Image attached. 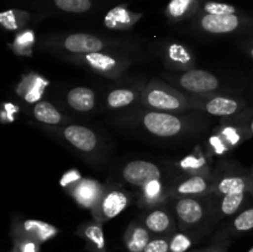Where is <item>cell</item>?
Returning a JSON list of instances; mask_svg holds the SVG:
<instances>
[{
	"instance_id": "obj_1",
	"label": "cell",
	"mask_w": 253,
	"mask_h": 252,
	"mask_svg": "<svg viewBox=\"0 0 253 252\" xmlns=\"http://www.w3.org/2000/svg\"><path fill=\"white\" fill-rule=\"evenodd\" d=\"M143 101L150 108L158 111L182 110L185 99L179 93L162 84H152L143 93Z\"/></svg>"
},
{
	"instance_id": "obj_2",
	"label": "cell",
	"mask_w": 253,
	"mask_h": 252,
	"mask_svg": "<svg viewBox=\"0 0 253 252\" xmlns=\"http://www.w3.org/2000/svg\"><path fill=\"white\" fill-rule=\"evenodd\" d=\"M142 124L148 132L158 137L177 136L184 127L182 119L163 111H148L143 115Z\"/></svg>"
},
{
	"instance_id": "obj_3",
	"label": "cell",
	"mask_w": 253,
	"mask_h": 252,
	"mask_svg": "<svg viewBox=\"0 0 253 252\" xmlns=\"http://www.w3.org/2000/svg\"><path fill=\"white\" fill-rule=\"evenodd\" d=\"M128 204V197L120 189H111L104 192L98 204L93 208V215L96 221L105 222L114 219L124 211Z\"/></svg>"
},
{
	"instance_id": "obj_4",
	"label": "cell",
	"mask_w": 253,
	"mask_h": 252,
	"mask_svg": "<svg viewBox=\"0 0 253 252\" xmlns=\"http://www.w3.org/2000/svg\"><path fill=\"white\" fill-rule=\"evenodd\" d=\"M123 177L130 184L145 187L151 180L161 179V169L157 165L148 161H131L124 167Z\"/></svg>"
},
{
	"instance_id": "obj_5",
	"label": "cell",
	"mask_w": 253,
	"mask_h": 252,
	"mask_svg": "<svg viewBox=\"0 0 253 252\" xmlns=\"http://www.w3.org/2000/svg\"><path fill=\"white\" fill-rule=\"evenodd\" d=\"M178 83L182 88L192 93H209L216 90L220 85L216 76L203 69H190L184 72L178 79Z\"/></svg>"
},
{
	"instance_id": "obj_6",
	"label": "cell",
	"mask_w": 253,
	"mask_h": 252,
	"mask_svg": "<svg viewBox=\"0 0 253 252\" xmlns=\"http://www.w3.org/2000/svg\"><path fill=\"white\" fill-rule=\"evenodd\" d=\"M174 211L183 230L197 226L205 216L202 203L192 197H182L178 199L174 204Z\"/></svg>"
},
{
	"instance_id": "obj_7",
	"label": "cell",
	"mask_w": 253,
	"mask_h": 252,
	"mask_svg": "<svg viewBox=\"0 0 253 252\" xmlns=\"http://www.w3.org/2000/svg\"><path fill=\"white\" fill-rule=\"evenodd\" d=\"M63 137L82 152H91L98 146V137L90 128L82 125H68L63 130Z\"/></svg>"
},
{
	"instance_id": "obj_8",
	"label": "cell",
	"mask_w": 253,
	"mask_h": 252,
	"mask_svg": "<svg viewBox=\"0 0 253 252\" xmlns=\"http://www.w3.org/2000/svg\"><path fill=\"white\" fill-rule=\"evenodd\" d=\"M63 46L72 53L88 54L94 52H101L104 49V42L99 37L90 34H72L63 41Z\"/></svg>"
},
{
	"instance_id": "obj_9",
	"label": "cell",
	"mask_w": 253,
	"mask_h": 252,
	"mask_svg": "<svg viewBox=\"0 0 253 252\" xmlns=\"http://www.w3.org/2000/svg\"><path fill=\"white\" fill-rule=\"evenodd\" d=\"M14 231L21 232V234L34 239L35 241L43 244V242H47L51 239H53V237H56L58 235L59 230L56 226H53V225L48 224V222L30 219L25 220L21 224L17 225L14 229Z\"/></svg>"
},
{
	"instance_id": "obj_10",
	"label": "cell",
	"mask_w": 253,
	"mask_h": 252,
	"mask_svg": "<svg viewBox=\"0 0 253 252\" xmlns=\"http://www.w3.org/2000/svg\"><path fill=\"white\" fill-rule=\"evenodd\" d=\"M241 25V19L236 14L210 15L205 14L200 19V26L210 34H229L237 30Z\"/></svg>"
},
{
	"instance_id": "obj_11",
	"label": "cell",
	"mask_w": 253,
	"mask_h": 252,
	"mask_svg": "<svg viewBox=\"0 0 253 252\" xmlns=\"http://www.w3.org/2000/svg\"><path fill=\"white\" fill-rule=\"evenodd\" d=\"M72 194L79 205L93 209L98 204L99 199L104 194V192L100 184L95 180L81 179L74 184Z\"/></svg>"
},
{
	"instance_id": "obj_12",
	"label": "cell",
	"mask_w": 253,
	"mask_h": 252,
	"mask_svg": "<svg viewBox=\"0 0 253 252\" xmlns=\"http://www.w3.org/2000/svg\"><path fill=\"white\" fill-rule=\"evenodd\" d=\"M143 225L150 230L153 236H169L174 231V222L169 212L156 209L148 212L143 220Z\"/></svg>"
},
{
	"instance_id": "obj_13",
	"label": "cell",
	"mask_w": 253,
	"mask_h": 252,
	"mask_svg": "<svg viewBox=\"0 0 253 252\" xmlns=\"http://www.w3.org/2000/svg\"><path fill=\"white\" fill-rule=\"evenodd\" d=\"M153 235L142 224L132 222L124 235V244L127 252H143Z\"/></svg>"
},
{
	"instance_id": "obj_14",
	"label": "cell",
	"mask_w": 253,
	"mask_h": 252,
	"mask_svg": "<svg viewBox=\"0 0 253 252\" xmlns=\"http://www.w3.org/2000/svg\"><path fill=\"white\" fill-rule=\"evenodd\" d=\"M82 59L86 66L95 69L99 73L106 74V76H114L124 68L119 59L114 58L113 56H109V54L101 53V52L83 54Z\"/></svg>"
},
{
	"instance_id": "obj_15",
	"label": "cell",
	"mask_w": 253,
	"mask_h": 252,
	"mask_svg": "<svg viewBox=\"0 0 253 252\" xmlns=\"http://www.w3.org/2000/svg\"><path fill=\"white\" fill-rule=\"evenodd\" d=\"M103 222H89L79 229L78 234L85 241V249L90 252H108L106 251L105 237H104Z\"/></svg>"
},
{
	"instance_id": "obj_16",
	"label": "cell",
	"mask_w": 253,
	"mask_h": 252,
	"mask_svg": "<svg viewBox=\"0 0 253 252\" xmlns=\"http://www.w3.org/2000/svg\"><path fill=\"white\" fill-rule=\"evenodd\" d=\"M211 188V183L207 177L200 174L192 175L187 179L175 184L174 193L180 197H192V195L207 194Z\"/></svg>"
},
{
	"instance_id": "obj_17",
	"label": "cell",
	"mask_w": 253,
	"mask_h": 252,
	"mask_svg": "<svg viewBox=\"0 0 253 252\" xmlns=\"http://www.w3.org/2000/svg\"><path fill=\"white\" fill-rule=\"evenodd\" d=\"M67 101L72 109L85 113L91 110L95 105V94L86 86H76L68 91Z\"/></svg>"
},
{
	"instance_id": "obj_18",
	"label": "cell",
	"mask_w": 253,
	"mask_h": 252,
	"mask_svg": "<svg viewBox=\"0 0 253 252\" xmlns=\"http://www.w3.org/2000/svg\"><path fill=\"white\" fill-rule=\"evenodd\" d=\"M217 193L221 195L234 194V193H249L253 190V179L240 175L225 177L220 179L216 185Z\"/></svg>"
},
{
	"instance_id": "obj_19",
	"label": "cell",
	"mask_w": 253,
	"mask_h": 252,
	"mask_svg": "<svg viewBox=\"0 0 253 252\" xmlns=\"http://www.w3.org/2000/svg\"><path fill=\"white\" fill-rule=\"evenodd\" d=\"M240 103L235 99L227 98V96H215V98L210 99L207 104H205V110L210 114V115L215 116H230L234 115L235 113L239 111Z\"/></svg>"
},
{
	"instance_id": "obj_20",
	"label": "cell",
	"mask_w": 253,
	"mask_h": 252,
	"mask_svg": "<svg viewBox=\"0 0 253 252\" xmlns=\"http://www.w3.org/2000/svg\"><path fill=\"white\" fill-rule=\"evenodd\" d=\"M137 17L133 16L130 11L124 7H115L108 12L105 16V25L108 29L113 30H124L128 29Z\"/></svg>"
},
{
	"instance_id": "obj_21",
	"label": "cell",
	"mask_w": 253,
	"mask_h": 252,
	"mask_svg": "<svg viewBox=\"0 0 253 252\" xmlns=\"http://www.w3.org/2000/svg\"><path fill=\"white\" fill-rule=\"evenodd\" d=\"M34 116L47 125H57L62 121V114L48 101H39L34 106Z\"/></svg>"
},
{
	"instance_id": "obj_22",
	"label": "cell",
	"mask_w": 253,
	"mask_h": 252,
	"mask_svg": "<svg viewBox=\"0 0 253 252\" xmlns=\"http://www.w3.org/2000/svg\"><path fill=\"white\" fill-rule=\"evenodd\" d=\"M135 100V93L130 89H115L110 91L106 98V103L110 108L120 109L130 105Z\"/></svg>"
},
{
	"instance_id": "obj_23",
	"label": "cell",
	"mask_w": 253,
	"mask_h": 252,
	"mask_svg": "<svg viewBox=\"0 0 253 252\" xmlns=\"http://www.w3.org/2000/svg\"><path fill=\"white\" fill-rule=\"evenodd\" d=\"M247 193H234V194H226L221 199V212L225 216H231L239 211L240 208L244 204L246 199Z\"/></svg>"
},
{
	"instance_id": "obj_24",
	"label": "cell",
	"mask_w": 253,
	"mask_h": 252,
	"mask_svg": "<svg viewBox=\"0 0 253 252\" xmlns=\"http://www.w3.org/2000/svg\"><path fill=\"white\" fill-rule=\"evenodd\" d=\"M253 230V208L240 212L232 221V232L234 234H245Z\"/></svg>"
},
{
	"instance_id": "obj_25",
	"label": "cell",
	"mask_w": 253,
	"mask_h": 252,
	"mask_svg": "<svg viewBox=\"0 0 253 252\" xmlns=\"http://www.w3.org/2000/svg\"><path fill=\"white\" fill-rule=\"evenodd\" d=\"M54 5L62 11L82 14L90 10L91 0H54Z\"/></svg>"
},
{
	"instance_id": "obj_26",
	"label": "cell",
	"mask_w": 253,
	"mask_h": 252,
	"mask_svg": "<svg viewBox=\"0 0 253 252\" xmlns=\"http://www.w3.org/2000/svg\"><path fill=\"white\" fill-rule=\"evenodd\" d=\"M193 242V237L187 232H173L169 240V252H188Z\"/></svg>"
},
{
	"instance_id": "obj_27",
	"label": "cell",
	"mask_w": 253,
	"mask_h": 252,
	"mask_svg": "<svg viewBox=\"0 0 253 252\" xmlns=\"http://www.w3.org/2000/svg\"><path fill=\"white\" fill-rule=\"evenodd\" d=\"M195 0H170L167 6L168 16L172 19H182L194 6Z\"/></svg>"
},
{
	"instance_id": "obj_28",
	"label": "cell",
	"mask_w": 253,
	"mask_h": 252,
	"mask_svg": "<svg viewBox=\"0 0 253 252\" xmlns=\"http://www.w3.org/2000/svg\"><path fill=\"white\" fill-rule=\"evenodd\" d=\"M14 249L19 252H41V244L21 232L14 231Z\"/></svg>"
},
{
	"instance_id": "obj_29",
	"label": "cell",
	"mask_w": 253,
	"mask_h": 252,
	"mask_svg": "<svg viewBox=\"0 0 253 252\" xmlns=\"http://www.w3.org/2000/svg\"><path fill=\"white\" fill-rule=\"evenodd\" d=\"M26 14H24L22 11H15V10H7L0 14V22H1L2 26L7 30H16L24 24V21L26 20L25 16Z\"/></svg>"
},
{
	"instance_id": "obj_30",
	"label": "cell",
	"mask_w": 253,
	"mask_h": 252,
	"mask_svg": "<svg viewBox=\"0 0 253 252\" xmlns=\"http://www.w3.org/2000/svg\"><path fill=\"white\" fill-rule=\"evenodd\" d=\"M204 11L210 15H231L236 14L237 9L230 4L216 1H208L204 5Z\"/></svg>"
},
{
	"instance_id": "obj_31",
	"label": "cell",
	"mask_w": 253,
	"mask_h": 252,
	"mask_svg": "<svg viewBox=\"0 0 253 252\" xmlns=\"http://www.w3.org/2000/svg\"><path fill=\"white\" fill-rule=\"evenodd\" d=\"M143 188V195H145L146 200L150 203L157 202L162 195V183L160 179L151 180L150 183L145 185Z\"/></svg>"
},
{
	"instance_id": "obj_32",
	"label": "cell",
	"mask_w": 253,
	"mask_h": 252,
	"mask_svg": "<svg viewBox=\"0 0 253 252\" xmlns=\"http://www.w3.org/2000/svg\"><path fill=\"white\" fill-rule=\"evenodd\" d=\"M169 236H153L143 252H169Z\"/></svg>"
},
{
	"instance_id": "obj_33",
	"label": "cell",
	"mask_w": 253,
	"mask_h": 252,
	"mask_svg": "<svg viewBox=\"0 0 253 252\" xmlns=\"http://www.w3.org/2000/svg\"><path fill=\"white\" fill-rule=\"evenodd\" d=\"M168 58L174 61L177 64H180V66H184L189 62L190 56L188 53L187 49L183 46H179V44H173L168 48Z\"/></svg>"
},
{
	"instance_id": "obj_34",
	"label": "cell",
	"mask_w": 253,
	"mask_h": 252,
	"mask_svg": "<svg viewBox=\"0 0 253 252\" xmlns=\"http://www.w3.org/2000/svg\"><path fill=\"white\" fill-rule=\"evenodd\" d=\"M40 83H41V79L37 81L36 83L32 85V88L30 89L29 93H27V100L29 101H35L36 99H39L40 96H41L42 90H43V86H42Z\"/></svg>"
},
{
	"instance_id": "obj_35",
	"label": "cell",
	"mask_w": 253,
	"mask_h": 252,
	"mask_svg": "<svg viewBox=\"0 0 253 252\" xmlns=\"http://www.w3.org/2000/svg\"><path fill=\"white\" fill-rule=\"evenodd\" d=\"M205 252H227V242L226 241H219L217 244L211 245V246L207 247Z\"/></svg>"
},
{
	"instance_id": "obj_36",
	"label": "cell",
	"mask_w": 253,
	"mask_h": 252,
	"mask_svg": "<svg viewBox=\"0 0 253 252\" xmlns=\"http://www.w3.org/2000/svg\"><path fill=\"white\" fill-rule=\"evenodd\" d=\"M32 40V34H29V32H26V34L21 35V37L19 36V42L20 43H22V42H27L29 43L30 41Z\"/></svg>"
},
{
	"instance_id": "obj_37",
	"label": "cell",
	"mask_w": 253,
	"mask_h": 252,
	"mask_svg": "<svg viewBox=\"0 0 253 252\" xmlns=\"http://www.w3.org/2000/svg\"><path fill=\"white\" fill-rule=\"evenodd\" d=\"M250 130H251V132L253 133V120H252V123H251V125H250Z\"/></svg>"
},
{
	"instance_id": "obj_38",
	"label": "cell",
	"mask_w": 253,
	"mask_h": 252,
	"mask_svg": "<svg viewBox=\"0 0 253 252\" xmlns=\"http://www.w3.org/2000/svg\"><path fill=\"white\" fill-rule=\"evenodd\" d=\"M190 252H205V249H202V250H198V251H190Z\"/></svg>"
},
{
	"instance_id": "obj_39",
	"label": "cell",
	"mask_w": 253,
	"mask_h": 252,
	"mask_svg": "<svg viewBox=\"0 0 253 252\" xmlns=\"http://www.w3.org/2000/svg\"><path fill=\"white\" fill-rule=\"evenodd\" d=\"M250 54H251V57L253 58V47L251 48V51H250Z\"/></svg>"
},
{
	"instance_id": "obj_40",
	"label": "cell",
	"mask_w": 253,
	"mask_h": 252,
	"mask_svg": "<svg viewBox=\"0 0 253 252\" xmlns=\"http://www.w3.org/2000/svg\"><path fill=\"white\" fill-rule=\"evenodd\" d=\"M9 252H19V251H17V250H16V249H12V250H11V251H9Z\"/></svg>"
},
{
	"instance_id": "obj_41",
	"label": "cell",
	"mask_w": 253,
	"mask_h": 252,
	"mask_svg": "<svg viewBox=\"0 0 253 252\" xmlns=\"http://www.w3.org/2000/svg\"><path fill=\"white\" fill-rule=\"evenodd\" d=\"M247 252H253V247H251V249H250Z\"/></svg>"
},
{
	"instance_id": "obj_42",
	"label": "cell",
	"mask_w": 253,
	"mask_h": 252,
	"mask_svg": "<svg viewBox=\"0 0 253 252\" xmlns=\"http://www.w3.org/2000/svg\"><path fill=\"white\" fill-rule=\"evenodd\" d=\"M252 173H253V167H252Z\"/></svg>"
}]
</instances>
